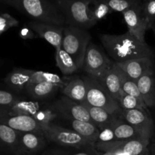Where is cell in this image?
Masks as SVG:
<instances>
[{"label": "cell", "instance_id": "1", "mask_svg": "<svg viewBox=\"0 0 155 155\" xmlns=\"http://www.w3.org/2000/svg\"><path fill=\"white\" fill-rule=\"evenodd\" d=\"M100 39L115 63L139 58H153L151 49L146 42H141L128 31L119 35L100 34Z\"/></svg>", "mask_w": 155, "mask_h": 155}, {"label": "cell", "instance_id": "2", "mask_svg": "<svg viewBox=\"0 0 155 155\" xmlns=\"http://www.w3.org/2000/svg\"><path fill=\"white\" fill-rule=\"evenodd\" d=\"M8 5L34 21L66 26L63 15L53 0H10Z\"/></svg>", "mask_w": 155, "mask_h": 155}, {"label": "cell", "instance_id": "3", "mask_svg": "<svg viewBox=\"0 0 155 155\" xmlns=\"http://www.w3.org/2000/svg\"><path fill=\"white\" fill-rule=\"evenodd\" d=\"M68 26L87 30L97 24L90 12L91 0H53Z\"/></svg>", "mask_w": 155, "mask_h": 155}, {"label": "cell", "instance_id": "4", "mask_svg": "<svg viewBox=\"0 0 155 155\" xmlns=\"http://www.w3.org/2000/svg\"><path fill=\"white\" fill-rule=\"evenodd\" d=\"M91 38L90 33L85 29L68 25L64 27L62 48L72 58L78 69L83 67Z\"/></svg>", "mask_w": 155, "mask_h": 155}, {"label": "cell", "instance_id": "5", "mask_svg": "<svg viewBox=\"0 0 155 155\" xmlns=\"http://www.w3.org/2000/svg\"><path fill=\"white\" fill-rule=\"evenodd\" d=\"M83 80L86 86V102L94 107H100L110 114L120 118L122 109L99 82L88 75L84 77Z\"/></svg>", "mask_w": 155, "mask_h": 155}, {"label": "cell", "instance_id": "6", "mask_svg": "<svg viewBox=\"0 0 155 155\" xmlns=\"http://www.w3.org/2000/svg\"><path fill=\"white\" fill-rule=\"evenodd\" d=\"M40 126L46 141L53 142L58 146L82 148L95 145L82 138L74 130L64 128L53 123Z\"/></svg>", "mask_w": 155, "mask_h": 155}, {"label": "cell", "instance_id": "7", "mask_svg": "<svg viewBox=\"0 0 155 155\" xmlns=\"http://www.w3.org/2000/svg\"><path fill=\"white\" fill-rule=\"evenodd\" d=\"M150 139L147 137L138 139L116 140L109 142H96L94 147L100 152H122L129 155H148Z\"/></svg>", "mask_w": 155, "mask_h": 155}, {"label": "cell", "instance_id": "8", "mask_svg": "<svg viewBox=\"0 0 155 155\" xmlns=\"http://www.w3.org/2000/svg\"><path fill=\"white\" fill-rule=\"evenodd\" d=\"M114 61L109 60L106 54L94 43H90L87 48L83 69L88 76L97 79L107 70L112 68Z\"/></svg>", "mask_w": 155, "mask_h": 155}, {"label": "cell", "instance_id": "9", "mask_svg": "<svg viewBox=\"0 0 155 155\" xmlns=\"http://www.w3.org/2000/svg\"><path fill=\"white\" fill-rule=\"evenodd\" d=\"M0 124H3L21 133H33L43 135L40 124L33 117L18 114L7 107L0 108Z\"/></svg>", "mask_w": 155, "mask_h": 155}, {"label": "cell", "instance_id": "10", "mask_svg": "<svg viewBox=\"0 0 155 155\" xmlns=\"http://www.w3.org/2000/svg\"><path fill=\"white\" fill-rule=\"evenodd\" d=\"M50 108L66 120L92 122L89 113L81 103L73 101L66 96L61 97L50 105Z\"/></svg>", "mask_w": 155, "mask_h": 155}, {"label": "cell", "instance_id": "11", "mask_svg": "<svg viewBox=\"0 0 155 155\" xmlns=\"http://www.w3.org/2000/svg\"><path fill=\"white\" fill-rule=\"evenodd\" d=\"M124 21L128 27V32L145 42V33L148 30L147 21L143 12V5L139 2L122 12Z\"/></svg>", "mask_w": 155, "mask_h": 155}, {"label": "cell", "instance_id": "12", "mask_svg": "<svg viewBox=\"0 0 155 155\" xmlns=\"http://www.w3.org/2000/svg\"><path fill=\"white\" fill-rule=\"evenodd\" d=\"M120 119L126 121L150 139L153 136L154 124L148 110L140 109L122 110Z\"/></svg>", "mask_w": 155, "mask_h": 155}, {"label": "cell", "instance_id": "13", "mask_svg": "<svg viewBox=\"0 0 155 155\" xmlns=\"http://www.w3.org/2000/svg\"><path fill=\"white\" fill-rule=\"evenodd\" d=\"M28 27L37 35L38 37L45 39L55 47L56 49L62 48V35L65 26L32 21L29 22Z\"/></svg>", "mask_w": 155, "mask_h": 155}, {"label": "cell", "instance_id": "14", "mask_svg": "<svg viewBox=\"0 0 155 155\" xmlns=\"http://www.w3.org/2000/svg\"><path fill=\"white\" fill-rule=\"evenodd\" d=\"M115 64L135 81H137L144 74L153 71V63L151 58H139Z\"/></svg>", "mask_w": 155, "mask_h": 155}, {"label": "cell", "instance_id": "15", "mask_svg": "<svg viewBox=\"0 0 155 155\" xmlns=\"http://www.w3.org/2000/svg\"><path fill=\"white\" fill-rule=\"evenodd\" d=\"M46 139L43 135L21 133L18 155H36L44 149Z\"/></svg>", "mask_w": 155, "mask_h": 155}, {"label": "cell", "instance_id": "16", "mask_svg": "<svg viewBox=\"0 0 155 155\" xmlns=\"http://www.w3.org/2000/svg\"><path fill=\"white\" fill-rule=\"evenodd\" d=\"M21 132L0 124V154L18 155Z\"/></svg>", "mask_w": 155, "mask_h": 155}, {"label": "cell", "instance_id": "17", "mask_svg": "<svg viewBox=\"0 0 155 155\" xmlns=\"http://www.w3.org/2000/svg\"><path fill=\"white\" fill-rule=\"evenodd\" d=\"M97 80L109 95L119 103L122 92L121 83L115 62L112 68L107 70Z\"/></svg>", "mask_w": 155, "mask_h": 155}, {"label": "cell", "instance_id": "18", "mask_svg": "<svg viewBox=\"0 0 155 155\" xmlns=\"http://www.w3.org/2000/svg\"><path fill=\"white\" fill-rule=\"evenodd\" d=\"M141 99L147 108H155V76L154 71L140 77L136 81Z\"/></svg>", "mask_w": 155, "mask_h": 155}, {"label": "cell", "instance_id": "19", "mask_svg": "<svg viewBox=\"0 0 155 155\" xmlns=\"http://www.w3.org/2000/svg\"><path fill=\"white\" fill-rule=\"evenodd\" d=\"M32 70L15 68L5 78V84L15 92L25 91V89L31 84Z\"/></svg>", "mask_w": 155, "mask_h": 155}, {"label": "cell", "instance_id": "20", "mask_svg": "<svg viewBox=\"0 0 155 155\" xmlns=\"http://www.w3.org/2000/svg\"><path fill=\"white\" fill-rule=\"evenodd\" d=\"M115 134L116 140H127V139H138V138L150 137L143 134L132 126L120 118H116L109 126Z\"/></svg>", "mask_w": 155, "mask_h": 155}, {"label": "cell", "instance_id": "21", "mask_svg": "<svg viewBox=\"0 0 155 155\" xmlns=\"http://www.w3.org/2000/svg\"><path fill=\"white\" fill-rule=\"evenodd\" d=\"M87 110L89 113L90 117H91V121L93 124L99 129V130H102L106 127H108L110 126V124L115 120L116 118L114 115L110 114L108 113L106 110H103V109L100 108V107H94V106L91 105L86 101L81 103Z\"/></svg>", "mask_w": 155, "mask_h": 155}, {"label": "cell", "instance_id": "22", "mask_svg": "<svg viewBox=\"0 0 155 155\" xmlns=\"http://www.w3.org/2000/svg\"><path fill=\"white\" fill-rule=\"evenodd\" d=\"M71 129L82 138L91 143L95 144L98 139L100 130L92 122L80 120H68Z\"/></svg>", "mask_w": 155, "mask_h": 155}, {"label": "cell", "instance_id": "23", "mask_svg": "<svg viewBox=\"0 0 155 155\" xmlns=\"http://www.w3.org/2000/svg\"><path fill=\"white\" fill-rule=\"evenodd\" d=\"M65 96L79 103L86 101V86L83 79L74 78L68 82L63 89Z\"/></svg>", "mask_w": 155, "mask_h": 155}, {"label": "cell", "instance_id": "24", "mask_svg": "<svg viewBox=\"0 0 155 155\" xmlns=\"http://www.w3.org/2000/svg\"><path fill=\"white\" fill-rule=\"evenodd\" d=\"M62 87L59 85L47 82L34 83L27 86L25 91L30 97L34 99H44L50 98L58 89Z\"/></svg>", "mask_w": 155, "mask_h": 155}, {"label": "cell", "instance_id": "25", "mask_svg": "<svg viewBox=\"0 0 155 155\" xmlns=\"http://www.w3.org/2000/svg\"><path fill=\"white\" fill-rule=\"evenodd\" d=\"M43 155H99L94 145L82 147V148H71V147L58 146L50 148L44 151Z\"/></svg>", "mask_w": 155, "mask_h": 155}, {"label": "cell", "instance_id": "26", "mask_svg": "<svg viewBox=\"0 0 155 155\" xmlns=\"http://www.w3.org/2000/svg\"><path fill=\"white\" fill-rule=\"evenodd\" d=\"M56 63L64 75H70L78 70L72 58L62 48L56 49Z\"/></svg>", "mask_w": 155, "mask_h": 155}, {"label": "cell", "instance_id": "27", "mask_svg": "<svg viewBox=\"0 0 155 155\" xmlns=\"http://www.w3.org/2000/svg\"><path fill=\"white\" fill-rule=\"evenodd\" d=\"M7 108L11 111L15 112L18 114L30 116L33 117L36 114V112L40 109L38 102L33 101H27L23 98H20L19 100L7 107Z\"/></svg>", "mask_w": 155, "mask_h": 155}, {"label": "cell", "instance_id": "28", "mask_svg": "<svg viewBox=\"0 0 155 155\" xmlns=\"http://www.w3.org/2000/svg\"><path fill=\"white\" fill-rule=\"evenodd\" d=\"M118 71L119 76L120 78V83H121V90L124 93L128 95H132V96L137 97L138 98H141V97L140 95L139 90H138L137 83L135 80H132L118 65L115 64ZM143 101V100H142Z\"/></svg>", "mask_w": 155, "mask_h": 155}, {"label": "cell", "instance_id": "29", "mask_svg": "<svg viewBox=\"0 0 155 155\" xmlns=\"http://www.w3.org/2000/svg\"><path fill=\"white\" fill-rule=\"evenodd\" d=\"M120 107L122 110H134V109H140V110H148L142 99L137 97L128 95V94L121 92L119 101Z\"/></svg>", "mask_w": 155, "mask_h": 155}, {"label": "cell", "instance_id": "30", "mask_svg": "<svg viewBox=\"0 0 155 155\" xmlns=\"http://www.w3.org/2000/svg\"><path fill=\"white\" fill-rule=\"evenodd\" d=\"M90 12L93 19L97 23L106 18L112 11L103 0H91L90 3Z\"/></svg>", "mask_w": 155, "mask_h": 155}, {"label": "cell", "instance_id": "31", "mask_svg": "<svg viewBox=\"0 0 155 155\" xmlns=\"http://www.w3.org/2000/svg\"><path fill=\"white\" fill-rule=\"evenodd\" d=\"M42 82L51 83L53 84L59 85L61 86L65 85L62 78L56 74L40 71H32L31 84L42 83Z\"/></svg>", "mask_w": 155, "mask_h": 155}, {"label": "cell", "instance_id": "32", "mask_svg": "<svg viewBox=\"0 0 155 155\" xmlns=\"http://www.w3.org/2000/svg\"><path fill=\"white\" fill-rule=\"evenodd\" d=\"M112 12H124L139 2L138 0H103Z\"/></svg>", "mask_w": 155, "mask_h": 155}, {"label": "cell", "instance_id": "33", "mask_svg": "<svg viewBox=\"0 0 155 155\" xmlns=\"http://www.w3.org/2000/svg\"><path fill=\"white\" fill-rule=\"evenodd\" d=\"M143 12L148 29L152 28L155 22V0H149L143 4Z\"/></svg>", "mask_w": 155, "mask_h": 155}, {"label": "cell", "instance_id": "34", "mask_svg": "<svg viewBox=\"0 0 155 155\" xmlns=\"http://www.w3.org/2000/svg\"><path fill=\"white\" fill-rule=\"evenodd\" d=\"M56 115L57 114L50 107V108L46 109V110L40 109L36 112V114L34 115L33 118L40 125H41V124H46L52 123V121L54 120Z\"/></svg>", "mask_w": 155, "mask_h": 155}, {"label": "cell", "instance_id": "35", "mask_svg": "<svg viewBox=\"0 0 155 155\" xmlns=\"http://www.w3.org/2000/svg\"><path fill=\"white\" fill-rule=\"evenodd\" d=\"M20 98L21 97L13 92L0 89V108L9 107Z\"/></svg>", "mask_w": 155, "mask_h": 155}, {"label": "cell", "instance_id": "36", "mask_svg": "<svg viewBox=\"0 0 155 155\" xmlns=\"http://www.w3.org/2000/svg\"><path fill=\"white\" fill-rule=\"evenodd\" d=\"M18 25V21L14 18L8 14H2L0 15V34L11 27H17Z\"/></svg>", "mask_w": 155, "mask_h": 155}, {"label": "cell", "instance_id": "37", "mask_svg": "<svg viewBox=\"0 0 155 155\" xmlns=\"http://www.w3.org/2000/svg\"><path fill=\"white\" fill-rule=\"evenodd\" d=\"M112 141H116L113 131L109 127H106L104 129L100 130L98 139L97 142H109Z\"/></svg>", "mask_w": 155, "mask_h": 155}, {"label": "cell", "instance_id": "38", "mask_svg": "<svg viewBox=\"0 0 155 155\" xmlns=\"http://www.w3.org/2000/svg\"><path fill=\"white\" fill-rule=\"evenodd\" d=\"M19 36L24 39H33L38 37L37 35L29 27H24L21 28L20 30Z\"/></svg>", "mask_w": 155, "mask_h": 155}, {"label": "cell", "instance_id": "39", "mask_svg": "<svg viewBox=\"0 0 155 155\" xmlns=\"http://www.w3.org/2000/svg\"><path fill=\"white\" fill-rule=\"evenodd\" d=\"M148 155H155V141L150 143Z\"/></svg>", "mask_w": 155, "mask_h": 155}, {"label": "cell", "instance_id": "40", "mask_svg": "<svg viewBox=\"0 0 155 155\" xmlns=\"http://www.w3.org/2000/svg\"><path fill=\"white\" fill-rule=\"evenodd\" d=\"M99 155H129L122 152H100L99 151Z\"/></svg>", "mask_w": 155, "mask_h": 155}, {"label": "cell", "instance_id": "41", "mask_svg": "<svg viewBox=\"0 0 155 155\" xmlns=\"http://www.w3.org/2000/svg\"><path fill=\"white\" fill-rule=\"evenodd\" d=\"M10 0H0V8L2 5H8Z\"/></svg>", "mask_w": 155, "mask_h": 155}, {"label": "cell", "instance_id": "42", "mask_svg": "<svg viewBox=\"0 0 155 155\" xmlns=\"http://www.w3.org/2000/svg\"><path fill=\"white\" fill-rule=\"evenodd\" d=\"M153 28V30H154V31H155V22H154V24H153V27H152Z\"/></svg>", "mask_w": 155, "mask_h": 155}, {"label": "cell", "instance_id": "43", "mask_svg": "<svg viewBox=\"0 0 155 155\" xmlns=\"http://www.w3.org/2000/svg\"><path fill=\"white\" fill-rule=\"evenodd\" d=\"M146 1H149V0H146Z\"/></svg>", "mask_w": 155, "mask_h": 155}]
</instances>
